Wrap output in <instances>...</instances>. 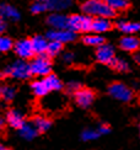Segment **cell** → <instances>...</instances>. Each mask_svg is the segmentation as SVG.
<instances>
[{"mask_svg": "<svg viewBox=\"0 0 140 150\" xmlns=\"http://www.w3.org/2000/svg\"><path fill=\"white\" fill-rule=\"evenodd\" d=\"M81 11L91 17L113 18L117 16V12L105 0H86L81 4Z\"/></svg>", "mask_w": 140, "mask_h": 150, "instance_id": "obj_1", "label": "cell"}, {"mask_svg": "<svg viewBox=\"0 0 140 150\" xmlns=\"http://www.w3.org/2000/svg\"><path fill=\"white\" fill-rule=\"evenodd\" d=\"M108 93L123 102H130L135 97V92L122 81H112L108 85Z\"/></svg>", "mask_w": 140, "mask_h": 150, "instance_id": "obj_2", "label": "cell"}, {"mask_svg": "<svg viewBox=\"0 0 140 150\" xmlns=\"http://www.w3.org/2000/svg\"><path fill=\"white\" fill-rule=\"evenodd\" d=\"M93 17L88 15H70L68 16V30L73 32H88L92 30Z\"/></svg>", "mask_w": 140, "mask_h": 150, "instance_id": "obj_3", "label": "cell"}, {"mask_svg": "<svg viewBox=\"0 0 140 150\" xmlns=\"http://www.w3.org/2000/svg\"><path fill=\"white\" fill-rule=\"evenodd\" d=\"M32 76H47L52 71V62L47 53L37 55L36 59L30 64Z\"/></svg>", "mask_w": 140, "mask_h": 150, "instance_id": "obj_4", "label": "cell"}, {"mask_svg": "<svg viewBox=\"0 0 140 150\" xmlns=\"http://www.w3.org/2000/svg\"><path fill=\"white\" fill-rule=\"evenodd\" d=\"M4 76H10V78H16V79H27L32 76L31 73V67L26 62L22 60H16L12 63L10 67H8L4 70Z\"/></svg>", "mask_w": 140, "mask_h": 150, "instance_id": "obj_5", "label": "cell"}, {"mask_svg": "<svg viewBox=\"0 0 140 150\" xmlns=\"http://www.w3.org/2000/svg\"><path fill=\"white\" fill-rule=\"evenodd\" d=\"M73 96L75 98V102L78 103V106H80V107H82V108H87V107H90L91 103L95 101L97 93L95 90L90 89V87L81 86Z\"/></svg>", "mask_w": 140, "mask_h": 150, "instance_id": "obj_6", "label": "cell"}, {"mask_svg": "<svg viewBox=\"0 0 140 150\" xmlns=\"http://www.w3.org/2000/svg\"><path fill=\"white\" fill-rule=\"evenodd\" d=\"M14 49H15V52L18 57L25 58V59L32 58L36 54L35 49H33V45H32V40H30V38L21 40V41L16 42L15 46H14Z\"/></svg>", "mask_w": 140, "mask_h": 150, "instance_id": "obj_7", "label": "cell"}, {"mask_svg": "<svg viewBox=\"0 0 140 150\" xmlns=\"http://www.w3.org/2000/svg\"><path fill=\"white\" fill-rule=\"evenodd\" d=\"M47 37L50 41H57V42H60V43H68V42H71L76 40V35L75 32L70 30H53V31H49L47 33Z\"/></svg>", "mask_w": 140, "mask_h": 150, "instance_id": "obj_8", "label": "cell"}, {"mask_svg": "<svg viewBox=\"0 0 140 150\" xmlns=\"http://www.w3.org/2000/svg\"><path fill=\"white\" fill-rule=\"evenodd\" d=\"M116 58V53H114V49L111 45H105L97 47L96 49V59L102 64H106V65H110L111 62Z\"/></svg>", "mask_w": 140, "mask_h": 150, "instance_id": "obj_9", "label": "cell"}, {"mask_svg": "<svg viewBox=\"0 0 140 150\" xmlns=\"http://www.w3.org/2000/svg\"><path fill=\"white\" fill-rule=\"evenodd\" d=\"M119 48L124 52L135 54L140 51V38L135 36H125L119 41Z\"/></svg>", "mask_w": 140, "mask_h": 150, "instance_id": "obj_10", "label": "cell"}, {"mask_svg": "<svg viewBox=\"0 0 140 150\" xmlns=\"http://www.w3.org/2000/svg\"><path fill=\"white\" fill-rule=\"evenodd\" d=\"M113 27H116V25H113V22L110 18L105 17H93L92 20V30L96 33H103L107 31H111Z\"/></svg>", "mask_w": 140, "mask_h": 150, "instance_id": "obj_11", "label": "cell"}, {"mask_svg": "<svg viewBox=\"0 0 140 150\" xmlns=\"http://www.w3.org/2000/svg\"><path fill=\"white\" fill-rule=\"evenodd\" d=\"M31 121H32L33 127L37 129L38 134L46 133L53 124V121L50 120V118H48L46 116H40V115L33 116L32 118H31Z\"/></svg>", "mask_w": 140, "mask_h": 150, "instance_id": "obj_12", "label": "cell"}, {"mask_svg": "<svg viewBox=\"0 0 140 150\" xmlns=\"http://www.w3.org/2000/svg\"><path fill=\"white\" fill-rule=\"evenodd\" d=\"M47 23L54 27V30H66L68 28V16L62 14H50L47 17Z\"/></svg>", "mask_w": 140, "mask_h": 150, "instance_id": "obj_13", "label": "cell"}, {"mask_svg": "<svg viewBox=\"0 0 140 150\" xmlns=\"http://www.w3.org/2000/svg\"><path fill=\"white\" fill-rule=\"evenodd\" d=\"M0 17L3 20L17 21L20 20V12L10 4H0Z\"/></svg>", "mask_w": 140, "mask_h": 150, "instance_id": "obj_14", "label": "cell"}, {"mask_svg": "<svg viewBox=\"0 0 140 150\" xmlns=\"http://www.w3.org/2000/svg\"><path fill=\"white\" fill-rule=\"evenodd\" d=\"M6 122L9 123L10 127H12L14 129H18V130L26 124L22 115L20 113V112L14 111V110H10L8 113H6Z\"/></svg>", "mask_w": 140, "mask_h": 150, "instance_id": "obj_15", "label": "cell"}, {"mask_svg": "<svg viewBox=\"0 0 140 150\" xmlns=\"http://www.w3.org/2000/svg\"><path fill=\"white\" fill-rule=\"evenodd\" d=\"M116 27L123 33L133 35V33H136L140 31V23L133 22V21H119L116 23Z\"/></svg>", "mask_w": 140, "mask_h": 150, "instance_id": "obj_16", "label": "cell"}, {"mask_svg": "<svg viewBox=\"0 0 140 150\" xmlns=\"http://www.w3.org/2000/svg\"><path fill=\"white\" fill-rule=\"evenodd\" d=\"M47 6V10L49 11H62L68 9L73 4V0H44Z\"/></svg>", "mask_w": 140, "mask_h": 150, "instance_id": "obj_17", "label": "cell"}, {"mask_svg": "<svg viewBox=\"0 0 140 150\" xmlns=\"http://www.w3.org/2000/svg\"><path fill=\"white\" fill-rule=\"evenodd\" d=\"M32 40V45H33V49H35V53L37 55L40 54H44L47 52V48H48V42L47 40L42 36H35Z\"/></svg>", "mask_w": 140, "mask_h": 150, "instance_id": "obj_18", "label": "cell"}, {"mask_svg": "<svg viewBox=\"0 0 140 150\" xmlns=\"http://www.w3.org/2000/svg\"><path fill=\"white\" fill-rule=\"evenodd\" d=\"M108 4V6L116 11V12H122V11H127L130 8V1L129 0H105Z\"/></svg>", "mask_w": 140, "mask_h": 150, "instance_id": "obj_19", "label": "cell"}, {"mask_svg": "<svg viewBox=\"0 0 140 150\" xmlns=\"http://www.w3.org/2000/svg\"><path fill=\"white\" fill-rule=\"evenodd\" d=\"M43 80H44V83H46V85L48 86V89L50 91L63 89V83L55 74H49V75H47V76H44Z\"/></svg>", "mask_w": 140, "mask_h": 150, "instance_id": "obj_20", "label": "cell"}, {"mask_svg": "<svg viewBox=\"0 0 140 150\" xmlns=\"http://www.w3.org/2000/svg\"><path fill=\"white\" fill-rule=\"evenodd\" d=\"M31 87H32L35 95L38 96V97L46 96L47 93L50 91L48 89V86L46 85V83H44V80H36V81H33V83L31 84Z\"/></svg>", "mask_w": 140, "mask_h": 150, "instance_id": "obj_21", "label": "cell"}, {"mask_svg": "<svg viewBox=\"0 0 140 150\" xmlns=\"http://www.w3.org/2000/svg\"><path fill=\"white\" fill-rule=\"evenodd\" d=\"M108 67H110L111 69H113L114 71H118V73H127V71L130 70L129 64L127 63V62H124L123 59H119V58H114Z\"/></svg>", "mask_w": 140, "mask_h": 150, "instance_id": "obj_22", "label": "cell"}, {"mask_svg": "<svg viewBox=\"0 0 140 150\" xmlns=\"http://www.w3.org/2000/svg\"><path fill=\"white\" fill-rule=\"evenodd\" d=\"M81 41L85 46H90V47H100L106 43L105 38L101 36H84Z\"/></svg>", "mask_w": 140, "mask_h": 150, "instance_id": "obj_23", "label": "cell"}, {"mask_svg": "<svg viewBox=\"0 0 140 150\" xmlns=\"http://www.w3.org/2000/svg\"><path fill=\"white\" fill-rule=\"evenodd\" d=\"M63 49V43L60 42H57V41H50L48 43V48H47V54L48 57L53 58L55 55H58V53Z\"/></svg>", "mask_w": 140, "mask_h": 150, "instance_id": "obj_24", "label": "cell"}, {"mask_svg": "<svg viewBox=\"0 0 140 150\" xmlns=\"http://www.w3.org/2000/svg\"><path fill=\"white\" fill-rule=\"evenodd\" d=\"M14 42L11 38L6 36H0V52H8L11 48H14Z\"/></svg>", "mask_w": 140, "mask_h": 150, "instance_id": "obj_25", "label": "cell"}, {"mask_svg": "<svg viewBox=\"0 0 140 150\" xmlns=\"http://www.w3.org/2000/svg\"><path fill=\"white\" fill-rule=\"evenodd\" d=\"M20 132H21V135L25 137V138H27V139L33 138L35 135L38 134L37 129L35 127H32V126H30V124H25V126L20 129Z\"/></svg>", "mask_w": 140, "mask_h": 150, "instance_id": "obj_26", "label": "cell"}, {"mask_svg": "<svg viewBox=\"0 0 140 150\" xmlns=\"http://www.w3.org/2000/svg\"><path fill=\"white\" fill-rule=\"evenodd\" d=\"M47 11V6L44 0H36V1L31 5V12L32 14H42V12Z\"/></svg>", "mask_w": 140, "mask_h": 150, "instance_id": "obj_27", "label": "cell"}, {"mask_svg": "<svg viewBox=\"0 0 140 150\" xmlns=\"http://www.w3.org/2000/svg\"><path fill=\"white\" fill-rule=\"evenodd\" d=\"M1 95H3V98L5 100V101H12L16 95V90L14 89V87H11V86H5L1 89Z\"/></svg>", "mask_w": 140, "mask_h": 150, "instance_id": "obj_28", "label": "cell"}, {"mask_svg": "<svg viewBox=\"0 0 140 150\" xmlns=\"http://www.w3.org/2000/svg\"><path fill=\"white\" fill-rule=\"evenodd\" d=\"M80 87H81V85L78 83H70L69 85H66V91H68V93H70V95H74Z\"/></svg>", "mask_w": 140, "mask_h": 150, "instance_id": "obj_29", "label": "cell"}, {"mask_svg": "<svg viewBox=\"0 0 140 150\" xmlns=\"http://www.w3.org/2000/svg\"><path fill=\"white\" fill-rule=\"evenodd\" d=\"M100 135L98 132H93V130H86V132H84V135H82V138L84 139H95L97 138V137Z\"/></svg>", "mask_w": 140, "mask_h": 150, "instance_id": "obj_30", "label": "cell"}, {"mask_svg": "<svg viewBox=\"0 0 140 150\" xmlns=\"http://www.w3.org/2000/svg\"><path fill=\"white\" fill-rule=\"evenodd\" d=\"M111 130V127L108 126V124H102L100 128H98V133L100 134H106V133H108Z\"/></svg>", "mask_w": 140, "mask_h": 150, "instance_id": "obj_31", "label": "cell"}, {"mask_svg": "<svg viewBox=\"0 0 140 150\" xmlns=\"http://www.w3.org/2000/svg\"><path fill=\"white\" fill-rule=\"evenodd\" d=\"M5 129H6V120H4V118L0 116V132H4Z\"/></svg>", "mask_w": 140, "mask_h": 150, "instance_id": "obj_32", "label": "cell"}, {"mask_svg": "<svg viewBox=\"0 0 140 150\" xmlns=\"http://www.w3.org/2000/svg\"><path fill=\"white\" fill-rule=\"evenodd\" d=\"M63 59H64L65 62H71L74 59V54L73 53H65L64 57H63Z\"/></svg>", "mask_w": 140, "mask_h": 150, "instance_id": "obj_33", "label": "cell"}, {"mask_svg": "<svg viewBox=\"0 0 140 150\" xmlns=\"http://www.w3.org/2000/svg\"><path fill=\"white\" fill-rule=\"evenodd\" d=\"M134 60H135L136 63H138V64L140 65V53H139V52L134 54Z\"/></svg>", "mask_w": 140, "mask_h": 150, "instance_id": "obj_34", "label": "cell"}, {"mask_svg": "<svg viewBox=\"0 0 140 150\" xmlns=\"http://www.w3.org/2000/svg\"><path fill=\"white\" fill-rule=\"evenodd\" d=\"M0 150H12V149L9 148V146H5L4 144H1V143H0Z\"/></svg>", "mask_w": 140, "mask_h": 150, "instance_id": "obj_35", "label": "cell"}, {"mask_svg": "<svg viewBox=\"0 0 140 150\" xmlns=\"http://www.w3.org/2000/svg\"><path fill=\"white\" fill-rule=\"evenodd\" d=\"M3 97V95H1V89H0V98Z\"/></svg>", "mask_w": 140, "mask_h": 150, "instance_id": "obj_36", "label": "cell"}, {"mask_svg": "<svg viewBox=\"0 0 140 150\" xmlns=\"http://www.w3.org/2000/svg\"><path fill=\"white\" fill-rule=\"evenodd\" d=\"M139 134H140V126H139Z\"/></svg>", "mask_w": 140, "mask_h": 150, "instance_id": "obj_37", "label": "cell"}, {"mask_svg": "<svg viewBox=\"0 0 140 150\" xmlns=\"http://www.w3.org/2000/svg\"><path fill=\"white\" fill-rule=\"evenodd\" d=\"M0 78H1V74H0Z\"/></svg>", "mask_w": 140, "mask_h": 150, "instance_id": "obj_38", "label": "cell"}, {"mask_svg": "<svg viewBox=\"0 0 140 150\" xmlns=\"http://www.w3.org/2000/svg\"><path fill=\"white\" fill-rule=\"evenodd\" d=\"M0 20H1V17H0Z\"/></svg>", "mask_w": 140, "mask_h": 150, "instance_id": "obj_39", "label": "cell"}]
</instances>
